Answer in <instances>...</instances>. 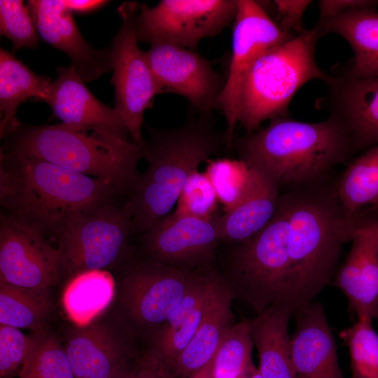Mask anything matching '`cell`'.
<instances>
[{
	"label": "cell",
	"mask_w": 378,
	"mask_h": 378,
	"mask_svg": "<svg viewBox=\"0 0 378 378\" xmlns=\"http://www.w3.org/2000/svg\"><path fill=\"white\" fill-rule=\"evenodd\" d=\"M117 194L106 180L1 149V206L45 233L54 234L78 216L113 202Z\"/></svg>",
	"instance_id": "cell-1"
},
{
	"label": "cell",
	"mask_w": 378,
	"mask_h": 378,
	"mask_svg": "<svg viewBox=\"0 0 378 378\" xmlns=\"http://www.w3.org/2000/svg\"><path fill=\"white\" fill-rule=\"evenodd\" d=\"M240 160L286 190L327 179L329 172L354 152L341 120L335 115L319 122L277 117L237 144Z\"/></svg>",
	"instance_id": "cell-2"
},
{
	"label": "cell",
	"mask_w": 378,
	"mask_h": 378,
	"mask_svg": "<svg viewBox=\"0 0 378 378\" xmlns=\"http://www.w3.org/2000/svg\"><path fill=\"white\" fill-rule=\"evenodd\" d=\"M288 213L290 282L295 295L307 302L334 279L345 243L356 221L338 201L335 183L327 179L286 190L281 194Z\"/></svg>",
	"instance_id": "cell-3"
},
{
	"label": "cell",
	"mask_w": 378,
	"mask_h": 378,
	"mask_svg": "<svg viewBox=\"0 0 378 378\" xmlns=\"http://www.w3.org/2000/svg\"><path fill=\"white\" fill-rule=\"evenodd\" d=\"M150 134L141 146L147 169L139 174L126 202L134 233L146 232L168 215L190 174L226 144L225 136L214 131L205 115L177 127L151 129Z\"/></svg>",
	"instance_id": "cell-4"
},
{
	"label": "cell",
	"mask_w": 378,
	"mask_h": 378,
	"mask_svg": "<svg viewBox=\"0 0 378 378\" xmlns=\"http://www.w3.org/2000/svg\"><path fill=\"white\" fill-rule=\"evenodd\" d=\"M8 150L67 170L102 178L119 194L131 192L139 176L141 146L104 127L62 123L20 127L10 135Z\"/></svg>",
	"instance_id": "cell-5"
},
{
	"label": "cell",
	"mask_w": 378,
	"mask_h": 378,
	"mask_svg": "<svg viewBox=\"0 0 378 378\" xmlns=\"http://www.w3.org/2000/svg\"><path fill=\"white\" fill-rule=\"evenodd\" d=\"M321 36L315 26L268 50L252 66L244 80L238 122L253 132L266 120L288 117L290 100L313 79L327 83L332 76L316 62L315 49Z\"/></svg>",
	"instance_id": "cell-6"
},
{
	"label": "cell",
	"mask_w": 378,
	"mask_h": 378,
	"mask_svg": "<svg viewBox=\"0 0 378 378\" xmlns=\"http://www.w3.org/2000/svg\"><path fill=\"white\" fill-rule=\"evenodd\" d=\"M134 233L128 204L113 202L80 214L55 232L62 275L102 270L120 260Z\"/></svg>",
	"instance_id": "cell-7"
},
{
	"label": "cell",
	"mask_w": 378,
	"mask_h": 378,
	"mask_svg": "<svg viewBox=\"0 0 378 378\" xmlns=\"http://www.w3.org/2000/svg\"><path fill=\"white\" fill-rule=\"evenodd\" d=\"M139 4L126 2L118 8L120 27L110 49L115 90V106L123 120L133 142L142 146L141 127L144 113L153 98L162 93L138 46L136 16Z\"/></svg>",
	"instance_id": "cell-8"
},
{
	"label": "cell",
	"mask_w": 378,
	"mask_h": 378,
	"mask_svg": "<svg viewBox=\"0 0 378 378\" xmlns=\"http://www.w3.org/2000/svg\"><path fill=\"white\" fill-rule=\"evenodd\" d=\"M237 0H162L141 4L136 16L138 41L167 43L193 50L234 22Z\"/></svg>",
	"instance_id": "cell-9"
},
{
	"label": "cell",
	"mask_w": 378,
	"mask_h": 378,
	"mask_svg": "<svg viewBox=\"0 0 378 378\" xmlns=\"http://www.w3.org/2000/svg\"><path fill=\"white\" fill-rule=\"evenodd\" d=\"M237 3L229 72L217 105L225 118L228 148L232 147L238 123L241 90L248 72L266 52L297 36L283 31L260 3L251 0H237Z\"/></svg>",
	"instance_id": "cell-10"
},
{
	"label": "cell",
	"mask_w": 378,
	"mask_h": 378,
	"mask_svg": "<svg viewBox=\"0 0 378 378\" xmlns=\"http://www.w3.org/2000/svg\"><path fill=\"white\" fill-rule=\"evenodd\" d=\"M210 268L188 270L151 262L132 267L122 284L127 315L139 326L155 332Z\"/></svg>",
	"instance_id": "cell-11"
},
{
	"label": "cell",
	"mask_w": 378,
	"mask_h": 378,
	"mask_svg": "<svg viewBox=\"0 0 378 378\" xmlns=\"http://www.w3.org/2000/svg\"><path fill=\"white\" fill-rule=\"evenodd\" d=\"M62 275L60 251L48 241L45 232L1 215L0 282L48 292Z\"/></svg>",
	"instance_id": "cell-12"
},
{
	"label": "cell",
	"mask_w": 378,
	"mask_h": 378,
	"mask_svg": "<svg viewBox=\"0 0 378 378\" xmlns=\"http://www.w3.org/2000/svg\"><path fill=\"white\" fill-rule=\"evenodd\" d=\"M219 218L176 210L162 218L144 237L150 262L188 270L211 267L220 241Z\"/></svg>",
	"instance_id": "cell-13"
},
{
	"label": "cell",
	"mask_w": 378,
	"mask_h": 378,
	"mask_svg": "<svg viewBox=\"0 0 378 378\" xmlns=\"http://www.w3.org/2000/svg\"><path fill=\"white\" fill-rule=\"evenodd\" d=\"M145 55L162 92L179 94L202 115L217 108L225 80L209 62L192 50L167 43L151 45Z\"/></svg>",
	"instance_id": "cell-14"
},
{
	"label": "cell",
	"mask_w": 378,
	"mask_h": 378,
	"mask_svg": "<svg viewBox=\"0 0 378 378\" xmlns=\"http://www.w3.org/2000/svg\"><path fill=\"white\" fill-rule=\"evenodd\" d=\"M27 5L38 34L69 56L71 66L84 82L112 70L110 50L94 49L84 40L65 1L31 0Z\"/></svg>",
	"instance_id": "cell-15"
},
{
	"label": "cell",
	"mask_w": 378,
	"mask_h": 378,
	"mask_svg": "<svg viewBox=\"0 0 378 378\" xmlns=\"http://www.w3.org/2000/svg\"><path fill=\"white\" fill-rule=\"evenodd\" d=\"M329 88L330 114L349 135L354 151L378 145V76L358 77L346 72L333 76Z\"/></svg>",
	"instance_id": "cell-16"
},
{
	"label": "cell",
	"mask_w": 378,
	"mask_h": 378,
	"mask_svg": "<svg viewBox=\"0 0 378 378\" xmlns=\"http://www.w3.org/2000/svg\"><path fill=\"white\" fill-rule=\"evenodd\" d=\"M227 288L222 274L211 267L155 332L150 352L170 371L177 356Z\"/></svg>",
	"instance_id": "cell-17"
},
{
	"label": "cell",
	"mask_w": 378,
	"mask_h": 378,
	"mask_svg": "<svg viewBox=\"0 0 378 378\" xmlns=\"http://www.w3.org/2000/svg\"><path fill=\"white\" fill-rule=\"evenodd\" d=\"M295 316L291 351L298 378H344L322 304L314 302Z\"/></svg>",
	"instance_id": "cell-18"
},
{
	"label": "cell",
	"mask_w": 378,
	"mask_h": 378,
	"mask_svg": "<svg viewBox=\"0 0 378 378\" xmlns=\"http://www.w3.org/2000/svg\"><path fill=\"white\" fill-rule=\"evenodd\" d=\"M47 103L62 124L104 127L127 139V128L115 108L101 102L84 85L72 66L59 67Z\"/></svg>",
	"instance_id": "cell-19"
},
{
	"label": "cell",
	"mask_w": 378,
	"mask_h": 378,
	"mask_svg": "<svg viewBox=\"0 0 378 378\" xmlns=\"http://www.w3.org/2000/svg\"><path fill=\"white\" fill-rule=\"evenodd\" d=\"M64 349L74 378H114L133 358L125 342L101 323L78 327Z\"/></svg>",
	"instance_id": "cell-20"
},
{
	"label": "cell",
	"mask_w": 378,
	"mask_h": 378,
	"mask_svg": "<svg viewBox=\"0 0 378 378\" xmlns=\"http://www.w3.org/2000/svg\"><path fill=\"white\" fill-rule=\"evenodd\" d=\"M347 256L334 277L358 318H378V246L369 234L354 232Z\"/></svg>",
	"instance_id": "cell-21"
},
{
	"label": "cell",
	"mask_w": 378,
	"mask_h": 378,
	"mask_svg": "<svg viewBox=\"0 0 378 378\" xmlns=\"http://www.w3.org/2000/svg\"><path fill=\"white\" fill-rule=\"evenodd\" d=\"M248 168L241 197L220 216V241L234 244L248 241L270 223L278 209L279 187L261 171Z\"/></svg>",
	"instance_id": "cell-22"
},
{
	"label": "cell",
	"mask_w": 378,
	"mask_h": 378,
	"mask_svg": "<svg viewBox=\"0 0 378 378\" xmlns=\"http://www.w3.org/2000/svg\"><path fill=\"white\" fill-rule=\"evenodd\" d=\"M291 313L272 305L246 318L259 357L258 371L262 378H298L292 359L288 323Z\"/></svg>",
	"instance_id": "cell-23"
},
{
	"label": "cell",
	"mask_w": 378,
	"mask_h": 378,
	"mask_svg": "<svg viewBox=\"0 0 378 378\" xmlns=\"http://www.w3.org/2000/svg\"><path fill=\"white\" fill-rule=\"evenodd\" d=\"M321 36L334 33L344 38L354 52L346 74L358 77L378 76V12L357 9L316 24Z\"/></svg>",
	"instance_id": "cell-24"
},
{
	"label": "cell",
	"mask_w": 378,
	"mask_h": 378,
	"mask_svg": "<svg viewBox=\"0 0 378 378\" xmlns=\"http://www.w3.org/2000/svg\"><path fill=\"white\" fill-rule=\"evenodd\" d=\"M52 82L35 74L11 52L0 50L1 137L13 134L20 127L15 117L18 106L34 97L48 102Z\"/></svg>",
	"instance_id": "cell-25"
},
{
	"label": "cell",
	"mask_w": 378,
	"mask_h": 378,
	"mask_svg": "<svg viewBox=\"0 0 378 378\" xmlns=\"http://www.w3.org/2000/svg\"><path fill=\"white\" fill-rule=\"evenodd\" d=\"M232 299L227 288L176 358L171 368L173 378H188L212 360L225 335L234 325Z\"/></svg>",
	"instance_id": "cell-26"
},
{
	"label": "cell",
	"mask_w": 378,
	"mask_h": 378,
	"mask_svg": "<svg viewBox=\"0 0 378 378\" xmlns=\"http://www.w3.org/2000/svg\"><path fill=\"white\" fill-rule=\"evenodd\" d=\"M338 201L353 220L378 213V145L353 161L335 182Z\"/></svg>",
	"instance_id": "cell-27"
},
{
	"label": "cell",
	"mask_w": 378,
	"mask_h": 378,
	"mask_svg": "<svg viewBox=\"0 0 378 378\" xmlns=\"http://www.w3.org/2000/svg\"><path fill=\"white\" fill-rule=\"evenodd\" d=\"M115 293L113 277L106 270L80 272L64 288L62 304L66 314L77 327L90 325L111 302Z\"/></svg>",
	"instance_id": "cell-28"
},
{
	"label": "cell",
	"mask_w": 378,
	"mask_h": 378,
	"mask_svg": "<svg viewBox=\"0 0 378 378\" xmlns=\"http://www.w3.org/2000/svg\"><path fill=\"white\" fill-rule=\"evenodd\" d=\"M47 291L0 282V323L43 332L51 309Z\"/></svg>",
	"instance_id": "cell-29"
},
{
	"label": "cell",
	"mask_w": 378,
	"mask_h": 378,
	"mask_svg": "<svg viewBox=\"0 0 378 378\" xmlns=\"http://www.w3.org/2000/svg\"><path fill=\"white\" fill-rule=\"evenodd\" d=\"M253 345L246 319L234 324L215 355L212 378H239L245 374L253 366Z\"/></svg>",
	"instance_id": "cell-30"
},
{
	"label": "cell",
	"mask_w": 378,
	"mask_h": 378,
	"mask_svg": "<svg viewBox=\"0 0 378 378\" xmlns=\"http://www.w3.org/2000/svg\"><path fill=\"white\" fill-rule=\"evenodd\" d=\"M19 378H74L64 347L52 336L37 333Z\"/></svg>",
	"instance_id": "cell-31"
},
{
	"label": "cell",
	"mask_w": 378,
	"mask_h": 378,
	"mask_svg": "<svg viewBox=\"0 0 378 378\" xmlns=\"http://www.w3.org/2000/svg\"><path fill=\"white\" fill-rule=\"evenodd\" d=\"M340 337L349 347L352 378H378V334L372 319L358 318Z\"/></svg>",
	"instance_id": "cell-32"
},
{
	"label": "cell",
	"mask_w": 378,
	"mask_h": 378,
	"mask_svg": "<svg viewBox=\"0 0 378 378\" xmlns=\"http://www.w3.org/2000/svg\"><path fill=\"white\" fill-rule=\"evenodd\" d=\"M206 174L225 211L241 197L247 186L249 168L241 160L228 158L209 160Z\"/></svg>",
	"instance_id": "cell-33"
},
{
	"label": "cell",
	"mask_w": 378,
	"mask_h": 378,
	"mask_svg": "<svg viewBox=\"0 0 378 378\" xmlns=\"http://www.w3.org/2000/svg\"><path fill=\"white\" fill-rule=\"evenodd\" d=\"M0 31L12 41L13 50L38 47L36 28L28 6L22 1H0Z\"/></svg>",
	"instance_id": "cell-34"
},
{
	"label": "cell",
	"mask_w": 378,
	"mask_h": 378,
	"mask_svg": "<svg viewBox=\"0 0 378 378\" xmlns=\"http://www.w3.org/2000/svg\"><path fill=\"white\" fill-rule=\"evenodd\" d=\"M218 202L206 174L196 170L185 183L176 210L199 217L211 218L217 216Z\"/></svg>",
	"instance_id": "cell-35"
},
{
	"label": "cell",
	"mask_w": 378,
	"mask_h": 378,
	"mask_svg": "<svg viewBox=\"0 0 378 378\" xmlns=\"http://www.w3.org/2000/svg\"><path fill=\"white\" fill-rule=\"evenodd\" d=\"M35 338L24 335L19 328L0 326L1 378H10L19 372Z\"/></svg>",
	"instance_id": "cell-36"
},
{
	"label": "cell",
	"mask_w": 378,
	"mask_h": 378,
	"mask_svg": "<svg viewBox=\"0 0 378 378\" xmlns=\"http://www.w3.org/2000/svg\"><path fill=\"white\" fill-rule=\"evenodd\" d=\"M312 1L277 0L274 1L279 22L277 25L284 31L298 35L305 29L302 17Z\"/></svg>",
	"instance_id": "cell-37"
},
{
	"label": "cell",
	"mask_w": 378,
	"mask_h": 378,
	"mask_svg": "<svg viewBox=\"0 0 378 378\" xmlns=\"http://www.w3.org/2000/svg\"><path fill=\"white\" fill-rule=\"evenodd\" d=\"M319 5V20L322 22L346 12L357 9H376L378 1L374 0H322Z\"/></svg>",
	"instance_id": "cell-38"
},
{
	"label": "cell",
	"mask_w": 378,
	"mask_h": 378,
	"mask_svg": "<svg viewBox=\"0 0 378 378\" xmlns=\"http://www.w3.org/2000/svg\"><path fill=\"white\" fill-rule=\"evenodd\" d=\"M134 378H173L170 370L155 356L148 352L137 358Z\"/></svg>",
	"instance_id": "cell-39"
},
{
	"label": "cell",
	"mask_w": 378,
	"mask_h": 378,
	"mask_svg": "<svg viewBox=\"0 0 378 378\" xmlns=\"http://www.w3.org/2000/svg\"><path fill=\"white\" fill-rule=\"evenodd\" d=\"M65 3L71 12L85 13L102 7L108 1L103 0H65Z\"/></svg>",
	"instance_id": "cell-40"
},
{
	"label": "cell",
	"mask_w": 378,
	"mask_h": 378,
	"mask_svg": "<svg viewBox=\"0 0 378 378\" xmlns=\"http://www.w3.org/2000/svg\"><path fill=\"white\" fill-rule=\"evenodd\" d=\"M354 232H360L370 235L378 246V217L370 216L358 220Z\"/></svg>",
	"instance_id": "cell-41"
},
{
	"label": "cell",
	"mask_w": 378,
	"mask_h": 378,
	"mask_svg": "<svg viewBox=\"0 0 378 378\" xmlns=\"http://www.w3.org/2000/svg\"><path fill=\"white\" fill-rule=\"evenodd\" d=\"M214 359V358L206 366L192 374L188 378H212Z\"/></svg>",
	"instance_id": "cell-42"
},
{
	"label": "cell",
	"mask_w": 378,
	"mask_h": 378,
	"mask_svg": "<svg viewBox=\"0 0 378 378\" xmlns=\"http://www.w3.org/2000/svg\"><path fill=\"white\" fill-rule=\"evenodd\" d=\"M135 362L136 360L126 367L114 378H134Z\"/></svg>",
	"instance_id": "cell-43"
},
{
	"label": "cell",
	"mask_w": 378,
	"mask_h": 378,
	"mask_svg": "<svg viewBox=\"0 0 378 378\" xmlns=\"http://www.w3.org/2000/svg\"><path fill=\"white\" fill-rule=\"evenodd\" d=\"M253 366L245 374L239 378H262L258 370Z\"/></svg>",
	"instance_id": "cell-44"
}]
</instances>
